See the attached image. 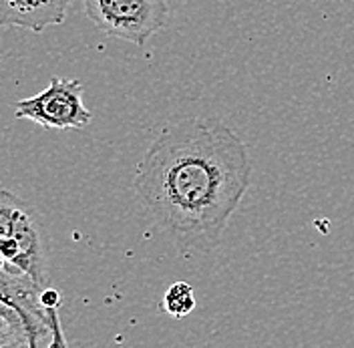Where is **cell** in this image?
Wrapping results in <instances>:
<instances>
[{"instance_id":"obj_1","label":"cell","mask_w":354,"mask_h":348,"mask_svg":"<svg viewBox=\"0 0 354 348\" xmlns=\"http://www.w3.org/2000/svg\"><path fill=\"white\" fill-rule=\"evenodd\" d=\"M252 181L240 135L214 117L165 125L137 163L133 190L155 223L185 256L220 246Z\"/></svg>"},{"instance_id":"obj_2","label":"cell","mask_w":354,"mask_h":348,"mask_svg":"<svg viewBox=\"0 0 354 348\" xmlns=\"http://www.w3.org/2000/svg\"><path fill=\"white\" fill-rule=\"evenodd\" d=\"M63 296L0 258V348H81L63 322Z\"/></svg>"},{"instance_id":"obj_3","label":"cell","mask_w":354,"mask_h":348,"mask_svg":"<svg viewBox=\"0 0 354 348\" xmlns=\"http://www.w3.org/2000/svg\"><path fill=\"white\" fill-rule=\"evenodd\" d=\"M50 239L35 203L0 187V258L41 286H53L48 274Z\"/></svg>"},{"instance_id":"obj_4","label":"cell","mask_w":354,"mask_h":348,"mask_svg":"<svg viewBox=\"0 0 354 348\" xmlns=\"http://www.w3.org/2000/svg\"><path fill=\"white\" fill-rule=\"evenodd\" d=\"M85 15L113 39L143 46L169 17L167 0H83Z\"/></svg>"},{"instance_id":"obj_5","label":"cell","mask_w":354,"mask_h":348,"mask_svg":"<svg viewBox=\"0 0 354 348\" xmlns=\"http://www.w3.org/2000/svg\"><path fill=\"white\" fill-rule=\"evenodd\" d=\"M15 117L28 119L44 129H85L93 113L83 101V83L53 77L41 93L15 103Z\"/></svg>"},{"instance_id":"obj_6","label":"cell","mask_w":354,"mask_h":348,"mask_svg":"<svg viewBox=\"0 0 354 348\" xmlns=\"http://www.w3.org/2000/svg\"><path fill=\"white\" fill-rule=\"evenodd\" d=\"M73 0H0V26H19L43 33L66 19Z\"/></svg>"},{"instance_id":"obj_7","label":"cell","mask_w":354,"mask_h":348,"mask_svg":"<svg viewBox=\"0 0 354 348\" xmlns=\"http://www.w3.org/2000/svg\"><path fill=\"white\" fill-rule=\"evenodd\" d=\"M161 308L165 310L167 316L171 318H185L187 314L194 312L196 308V296H194V288L187 282L171 284L163 296Z\"/></svg>"}]
</instances>
